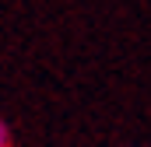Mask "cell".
Listing matches in <instances>:
<instances>
[{"mask_svg": "<svg viewBox=\"0 0 151 147\" xmlns=\"http://www.w3.org/2000/svg\"><path fill=\"white\" fill-rule=\"evenodd\" d=\"M11 144H14V137H11V126L0 119V147H11Z\"/></svg>", "mask_w": 151, "mask_h": 147, "instance_id": "6da1fadb", "label": "cell"}]
</instances>
